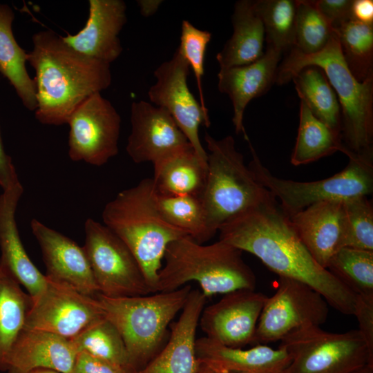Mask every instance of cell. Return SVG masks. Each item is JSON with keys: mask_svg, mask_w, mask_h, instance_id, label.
Here are the masks:
<instances>
[{"mask_svg": "<svg viewBox=\"0 0 373 373\" xmlns=\"http://www.w3.org/2000/svg\"><path fill=\"white\" fill-rule=\"evenodd\" d=\"M218 231L220 240L254 255L279 277L307 285L341 313L354 315L357 296L314 260L276 198L238 216Z\"/></svg>", "mask_w": 373, "mask_h": 373, "instance_id": "6da1fadb", "label": "cell"}, {"mask_svg": "<svg viewBox=\"0 0 373 373\" xmlns=\"http://www.w3.org/2000/svg\"><path fill=\"white\" fill-rule=\"evenodd\" d=\"M32 44L28 62L35 71V111L40 123L67 124L87 97L110 86L111 64L78 52L53 31L35 33Z\"/></svg>", "mask_w": 373, "mask_h": 373, "instance_id": "7a4b0ae2", "label": "cell"}, {"mask_svg": "<svg viewBox=\"0 0 373 373\" xmlns=\"http://www.w3.org/2000/svg\"><path fill=\"white\" fill-rule=\"evenodd\" d=\"M152 178L119 192L104 207L103 224L128 247L137 261L152 293L165 251L173 241L187 236L169 224L157 206Z\"/></svg>", "mask_w": 373, "mask_h": 373, "instance_id": "3957f363", "label": "cell"}, {"mask_svg": "<svg viewBox=\"0 0 373 373\" xmlns=\"http://www.w3.org/2000/svg\"><path fill=\"white\" fill-rule=\"evenodd\" d=\"M323 69L341 108V137L346 151L363 153L373 151V77L363 82L352 75L341 53L336 32L319 52L306 55L294 48L279 64L276 82L287 84L304 67Z\"/></svg>", "mask_w": 373, "mask_h": 373, "instance_id": "277c9868", "label": "cell"}, {"mask_svg": "<svg viewBox=\"0 0 373 373\" xmlns=\"http://www.w3.org/2000/svg\"><path fill=\"white\" fill-rule=\"evenodd\" d=\"M163 259L155 292L176 290L190 281L198 283L207 298L255 289V274L242 259V251L220 240L203 245L183 236L169 245Z\"/></svg>", "mask_w": 373, "mask_h": 373, "instance_id": "5b68a950", "label": "cell"}, {"mask_svg": "<svg viewBox=\"0 0 373 373\" xmlns=\"http://www.w3.org/2000/svg\"><path fill=\"white\" fill-rule=\"evenodd\" d=\"M191 289L187 285L142 296H95L104 317L119 332L134 373L142 370L164 346L168 327L182 309Z\"/></svg>", "mask_w": 373, "mask_h": 373, "instance_id": "8992f818", "label": "cell"}, {"mask_svg": "<svg viewBox=\"0 0 373 373\" xmlns=\"http://www.w3.org/2000/svg\"><path fill=\"white\" fill-rule=\"evenodd\" d=\"M207 170L200 196L213 237L224 224L274 198L245 163L231 135L218 140L206 133Z\"/></svg>", "mask_w": 373, "mask_h": 373, "instance_id": "52a82bcc", "label": "cell"}, {"mask_svg": "<svg viewBox=\"0 0 373 373\" xmlns=\"http://www.w3.org/2000/svg\"><path fill=\"white\" fill-rule=\"evenodd\" d=\"M252 160L248 164L256 180L280 202L288 216L315 203L326 200H346L367 196L373 191V151L344 153L349 162L341 171L312 182H298L274 175L258 157L249 138Z\"/></svg>", "mask_w": 373, "mask_h": 373, "instance_id": "ba28073f", "label": "cell"}, {"mask_svg": "<svg viewBox=\"0 0 373 373\" xmlns=\"http://www.w3.org/2000/svg\"><path fill=\"white\" fill-rule=\"evenodd\" d=\"M280 341L291 358L285 373H351L373 365V352L358 329L332 333L312 326Z\"/></svg>", "mask_w": 373, "mask_h": 373, "instance_id": "9c48e42d", "label": "cell"}, {"mask_svg": "<svg viewBox=\"0 0 373 373\" xmlns=\"http://www.w3.org/2000/svg\"><path fill=\"white\" fill-rule=\"evenodd\" d=\"M84 233L83 248L99 294L111 298L153 294L131 251L106 225L88 218Z\"/></svg>", "mask_w": 373, "mask_h": 373, "instance_id": "30bf717a", "label": "cell"}, {"mask_svg": "<svg viewBox=\"0 0 373 373\" xmlns=\"http://www.w3.org/2000/svg\"><path fill=\"white\" fill-rule=\"evenodd\" d=\"M328 304L307 285L279 277L276 292L267 297L260 315L255 343L282 341L308 327H320L327 318Z\"/></svg>", "mask_w": 373, "mask_h": 373, "instance_id": "8fae6325", "label": "cell"}, {"mask_svg": "<svg viewBox=\"0 0 373 373\" xmlns=\"http://www.w3.org/2000/svg\"><path fill=\"white\" fill-rule=\"evenodd\" d=\"M104 316L95 296L46 276V287L32 301L23 329L47 332L71 340Z\"/></svg>", "mask_w": 373, "mask_h": 373, "instance_id": "7c38bea8", "label": "cell"}, {"mask_svg": "<svg viewBox=\"0 0 373 373\" xmlns=\"http://www.w3.org/2000/svg\"><path fill=\"white\" fill-rule=\"evenodd\" d=\"M68 155L75 162L102 166L118 153L121 117L101 93L87 97L68 123Z\"/></svg>", "mask_w": 373, "mask_h": 373, "instance_id": "4fadbf2b", "label": "cell"}, {"mask_svg": "<svg viewBox=\"0 0 373 373\" xmlns=\"http://www.w3.org/2000/svg\"><path fill=\"white\" fill-rule=\"evenodd\" d=\"M190 67L177 48L172 58L161 64L154 71L155 83L148 91L150 102L166 110L195 150L207 163V153L199 136L201 125L209 127L208 113L202 109L191 92L187 78Z\"/></svg>", "mask_w": 373, "mask_h": 373, "instance_id": "5bb4252c", "label": "cell"}, {"mask_svg": "<svg viewBox=\"0 0 373 373\" xmlns=\"http://www.w3.org/2000/svg\"><path fill=\"white\" fill-rule=\"evenodd\" d=\"M267 296L255 289L226 294L218 302L204 307L199 325L205 337L231 347L255 343L258 319Z\"/></svg>", "mask_w": 373, "mask_h": 373, "instance_id": "9a60e30c", "label": "cell"}, {"mask_svg": "<svg viewBox=\"0 0 373 373\" xmlns=\"http://www.w3.org/2000/svg\"><path fill=\"white\" fill-rule=\"evenodd\" d=\"M131 131L126 151L136 164H153L190 144L169 112L144 100L131 106Z\"/></svg>", "mask_w": 373, "mask_h": 373, "instance_id": "2e32d148", "label": "cell"}, {"mask_svg": "<svg viewBox=\"0 0 373 373\" xmlns=\"http://www.w3.org/2000/svg\"><path fill=\"white\" fill-rule=\"evenodd\" d=\"M291 224L314 260L323 267L345 247L347 219L344 200H326L288 216Z\"/></svg>", "mask_w": 373, "mask_h": 373, "instance_id": "e0dca14e", "label": "cell"}, {"mask_svg": "<svg viewBox=\"0 0 373 373\" xmlns=\"http://www.w3.org/2000/svg\"><path fill=\"white\" fill-rule=\"evenodd\" d=\"M30 228L41 249L46 276L89 296L99 293L83 247L36 219L31 220Z\"/></svg>", "mask_w": 373, "mask_h": 373, "instance_id": "ac0fdd59", "label": "cell"}, {"mask_svg": "<svg viewBox=\"0 0 373 373\" xmlns=\"http://www.w3.org/2000/svg\"><path fill=\"white\" fill-rule=\"evenodd\" d=\"M88 17L75 35L61 37L78 52L111 64L122 52L119 35L127 21L122 0H89Z\"/></svg>", "mask_w": 373, "mask_h": 373, "instance_id": "d6986e66", "label": "cell"}, {"mask_svg": "<svg viewBox=\"0 0 373 373\" xmlns=\"http://www.w3.org/2000/svg\"><path fill=\"white\" fill-rule=\"evenodd\" d=\"M207 297L191 289L178 319L171 324L166 343L157 354L137 373H197L196 332Z\"/></svg>", "mask_w": 373, "mask_h": 373, "instance_id": "ffe728a7", "label": "cell"}, {"mask_svg": "<svg viewBox=\"0 0 373 373\" xmlns=\"http://www.w3.org/2000/svg\"><path fill=\"white\" fill-rule=\"evenodd\" d=\"M282 54L280 50L267 45L263 55L258 60L219 70L218 90L231 99L236 133H242L245 139L248 135L243 125L245 110L253 99L264 95L275 83Z\"/></svg>", "mask_w": 373, "mask_h": 373, "instance_id": "44dd1931", "label": "cell"}, {"mask_svg": "<svg viewBox=\"0 0 373 373\" xmlns=\"http://www.w3.org/2000/svg\"><path fill=\"white\" fill-rule=\"evenodd\" d=\"M77 354L70 339L47 332L22 329L8 354L4 371L30 373L47 369L70 373Z\"/></svg>", "mask_w": 373, "mask_h": 373, "instance_id": "7402d4cb", "label": "cell"}, {"mask_svg": "<svg viewBox=\"0 0 373 373\" xmlns=\"http://www.w3.org/2000/svg\"><path fill=\"white\" fill-rule=\"evenodd\" d=\"M23 192L19 184L0 194V266L25 287L32 301L44 291L46 276L31 261L19 236L15 214Z\"/></svg>", "mask_w": 373, "mask_h": 373, "instance_id": "603a6c76", "label": "cell"}, {"mask_svg": "<svg viewBox=\"0 0 373 373\" xmlns=\"http://www.w3.org/2000/svg\"><path fill=\"white\" fill-rule=\"evenodd\" d=\"M198 360L217 373H285L291 361L283 347L257 344L249 349L227 347L205 336L196 340Z\"/></svg>", "mask_w": 373, "mask_h": 373, "instance_id": "cb8c5ba5", "label": "cell"}, {"mask_svg": "<svg viewBox=\"0 0 373 373\" xmlns=\"http://www.w3.org/2000/svg\"><path fill=\"white\" fill-rule=\"evenodd\" d=\"M153 164L152 180L157 194L200 196L206 182L207 163L198 157L191 144L173 151Z\"/></svg>", "mask_w": 373, "mask_h": 373, "instance_id": "d4e9b609", "label": "cell"}, {"mask_svg": "<svg viewBox=\"0 0 373 373\" xmlns=\"http://www.w3.org/2000/svg\"><path fill=\"white\" fill-rule=\"evenodd\" d=\"M233 34L217 54L220 69L251 64L264 54L265 34L254 1L239 0L231 16Z\"/></svg>", "mask_w": 373, "mask_h": 373, "instance_id": "484cf974", "label": "cell"}, {"mask_svg": "<svg viewBox=\"0 0 373 373\" xmlns=\"http://www.w3.org/2000/svg\"><path fill=\"white\" fill-rule=\"evenodd\" d=\"M15 12L0 3V73L10 82L23 105L37 108L36 86L26 68L28 53L17 43L12 32Z\"/></svg>", "mask_w": 373, "mask_h": 373, "instance_id": "4316f807", "label": "cell"}, {"mask_svg": "<svg viewBox=\"0 0 373 373\" xmlns=\"http://www.w3.org/2000/svg\"><path fill=\"white\" fill-rule=\"evenodd\" d=\"M300 101L312 114L341 135V108L338 97L323 69L308 66L291 78Z\"/></svg>", "mask_w": 373, "mask_h": 373, "instance_id": "83f0119b", "label": "cell"}, {"mask_svg": "<svg viewBox=\"0 0 373 373\" xmlns=\"http://www.w3.org/2000/svg\"><path fill=\"white\" fill-rule=\"evenodd\" d=\"M345 149L341 135L316 118L300 101L298 134L291 163L294 166L307 164L336 151L343 153Z\"/></svg>", "mask_w": 373, "mask_h": 373, "instance_id": "f1b7e54d", "label": "cell"}, {"mask_svg": "<svg viewBox=\"0 0 373 373\" xmlns=\"http://www.w3.org/2000/svg\"><path fill=\"white\" fill-rule=\"evenodd\" d=\"M32 299L0 266V370L17 336L23 328Z\"/></svg>", "mask_w": 373, "mask_h": 373, "instance_id": "f546056e", "label": "cell"}, {"mask_svg": "<svg viewBox=\"0 0 373 373\" xmlns=\"http://www.w3.org/2000/svg\"><path fill=\"white\" fill-rule=\"evenodd\" d=\"M335 32L343 59L354 78L363 82L373 77V23L352 19Z\"/></svg>", "mask_w": 373, "mask_h": 373, "instance_id": "4dcf8cb0", "label": "cell"}, {"mask_svg": "<svg viewBox=\"0 0 373 373\" xmlns=\"http://www.w3.org/2000/svg\"><path fill=\"white\" fill-rule=\"evenodd\" d=\"M71 341L78 352H87L116 364L128 373H134L119 332L104 316L90 325Z\"/></svg>", "mask_w": 373, "mask_h": 373, "instance_id": "1f68e13d", "label": "cell"}, {"mask_svg": "<svg viewBox=\"0 0 373 373\" xmlns=\"http://www.w3.org/2000/svg\"><path fill=\"white\" fill-rule=\"evenodd\" d=\"M156 201L162 216L171 225L199 243L212 238L207 228L200 197L192 195L162 196L157 194Z\"/></svg>", "mask_w": 373, "mask_h": 373, "instance_id": "d6a6232c", "label": "cell"}, {"mask_svg": "<svg viewBox=\"0 0 373 373\" xmlns=\"http://www.w3.org/2000/svg\"><path fill=\"white\" fill-rule=\"evenodd\" d=\"M254 6L262 22L267 45L282 52L294 48L297 0H257Z\"/></svg>", "mask_w": 373, "mask_h": 373, "instance_id": "836d02e7", "label": "cell"}, {"mask_svg": "<svg viewBox=\"0 0 373 373\" xmlns=\"http://www.w3.org/2000/svg\"><path fill=\"white\" fill-rule=\"evenodd\" d=\"M326 269L356 296H373V251L343 247Z\"/></svg>", "mask_w": 373, "mask_h": 373, "instance_id": "e575fe53", "label": "cell"}, {"mask_svg": "<svg viewBox=\"0 0 373 373\" xmlns=\"http://www.w3.org/2000/svg\"><path fill=\"white\" fill-rule=\"evenodd\" d=\"M334 32L311 0H297L295 49L306 55L318 52Z\"/></svg>", "mask_w": 373, "mask_h": 373, "instance_id": "d590c367", "label": "cell"}, {"mask_svg": "<svg viewBox=\"0 0 373 373\" xmlns=\"http://www.w3.org/2000/svg\"><path fill=\"white\" fill-rule=\"evenodd\" d=\"M347 219L345 247L373 251V206L367 196L344 200Z\"/></svg>", "mask_w": 373, "mask_h": 373, "instance_id": "8d00e7d4", "label": "cell"}, {"mask_svg": "<svg viewBox=\"0 0 373 373\" xmlns=\"http://www.w3.org/2000/svg\"><path fill=\"white\" fill-rule=\"evenodd\" d=\"M211 39L210 32L195 27L187 20L182 21L180 44L178 49L193 70L199 93V102L204 111L208 114L202 80L204 74L205 52Z\"/></svg>", "mask_w": 373, "mask_h": 373, "instance_id": "74e56055", "label": "cell"}, {"mask_svg": "<svg viewBox=\"0 0 373 373\" xmlns=\"http://www.w3.org/2000/svg\"><path fill=\"white\" fill-rule=\"evenodd\" d=\"M312 4L336 31L343 23L353 19V0H311Z\"/></svg>", "mask_w": 373, "mask_h": 373, "instance_id": "f35d334b", "label": "cell"}, {"mask_svg": "<svg viewBox=\"0 0 373 373\" xmlns=\"http://www.w3.org/2000/svg\"><path fill=\"white\" fill-rule=\"evenodd\" d=\"M70 373H128L123 367L85 352H79Z\"/></svg>", "mask_w": 373, "mask_h": 373, "instance_id": "ab89813d", "label": "cell"}, {"mask_svg": "<svg viewBox=\"0 0 373 373\" xmlns=\"http://www.w3.org/2000/svg\"><path fill=\"white\" fill-rule=\"evenodd\" d=\"M354 315L358 323V331L373 352V296H357Z\"/></svg>", "mask_w": 373, "mask_h": 373, "instance_id": "60d3db41", "label": "cell"}, {"mask_svg": "<svg viewBox=\"0 0 373 373\" xmlns=\"http://www.w3.org/2000/svg\"><path fill=\"white\" fill-rule=\"evenodd\" d=\"M21 184L11 157L4 149L0 131V186L3 191Z\"/></svg>", "mask_w": 373, "mask_h": 373, "instance_id": "b9f144b4", "label": "cell"}, {"mask_svg": "<svg viewBox=\"0 0 373 373\" xmlns=\"http://www.w3.org/2000/svg\"><path fill=\"white\" fill-rule=\"evenodd\" d=\"M352 14L353 19L358 21L373 23V1L353 0Z\"/></svg>", "mask_w": 373, "mask_h": 373, "instance_id": "7bdbcfd3", "label": "cell"}, {"mask_svg": "<svg viewBox=\"0 0 373 373\" xmlns=\"http://www.w3.org/2000/svg\"><path fill=\"white\" fill-rule=\"evenodd\" d=\"M162 0H138L137 3L139 6L140 14L144 17L153 16L159 10Z\"/></svg>", "mask_w": 373, "mask_h": 373, "instance_id": "ee69618b", "label": "cell"}, {"mask_svg": "<svg viewBox=\"0 0 373 373\" xmlns=\"http://www.w3.org/2000/svg\"><path fill=\"white\" fill-rule=\"evenodd\" d=\"M197 373H217L206 365L199 362V367Z\"/></svg>", "mask_w": 373, "mask_h": 373, "instance_id": "f6af8a7d", "label": "cell"}, {"mask_svg": "<svg viewBox=\"0 0 373 373\" xmlns=\"http://www.w3.org/2000/svg\"><path fill=\"white\" fill-rule=\"evenodd\" d=\"M351 373H373V365H367Z\"/></svg>", "mask_w": 373, "mask_h": 373, "instance_id": "bcb514c9", "label": "cell"}, {"mask_svg": "<svg viewBox=\"0 0 373 373\" xmlns=\"http://www.w3.org/2000/svg\"><path fill=\"white\" fill-rule=\"evenodd\" d=\"M30 373H59L56 371L47 369H37L30 372Z\"/></svg>", "mask_w": 373, "mask_h": 373, "instance_id": "7dc6e473", "label": "cell"}]
</instances>
